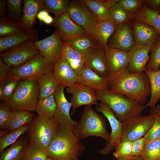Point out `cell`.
Returning <instances> with one entry per match:
<instances>
[{
  "mask_svg": "<svg viewBox=\"0 0 160 160\" xmlns=\"http://www.w3.org/2000/svg\"><path fill=\"white\" fill-rule=\"evenodd\" d=\"M8 133V131L7 130L0 129V137L6 135Z\"/></svg>",
  "mask_w": 160,
  "mask_h": 160,
  "instance_id": "56",
  "label": "cell"
},
{
  "mask_svg": "<svg viewBox=\"0 0 160 160\" xmlns=\"http://www.w3.org/2000/svg\"><path fill=\"white\" fill-rule=\"evenodd\" d=\"M145 72L149 79L151 88L150 99L145 106L153 109L160 100V70L153 71L146 69Z\"/></svg>",
  "mask_w": 160,
  "mask_h": 160,
  "instance_id": "31",
  "label": "cell"
},
{
  "mask_svg": "<svg viewBox=\"0 0 160 160\" xmlns=\"http://www.w3.org/2000/svg\"><path fill=\"white\" fill-rule=\"evenodd\" d=\"M54 22L63 42H66L86 34L85 29L73 21L66 12L55 17Z\"/></svg>",
  "mask_w": 160,
  "mask_h": 160,
  "instance_id": "16",
  "label": "cell"
},
{
  "mask_svg": "<svg viewBox=\"0 0 160 160\" xmlns=\"http://www.w3.org/2000/svg\"><path fill=\"white\" fill-rule=\"evenodd\" d=\"M73 132L80 140L95 136L103 138L108 143L111 139L103 116L97 113L91 105L85 106L81 118Z\"/></svg>",
  "mask_w": 160,
  "mask_h": 160,
  "instance_id": "4",
  "label": "cell"
},
{
  "mask_svg": "<svg viewBox=\"0 0 160 160\" xmlns=\"http://www.w3.org/2000/svg\"><path fill=\"white\" fill-rule=\"evenodd\" d=\"M23 30L20 23L9 16L0 20V38L7 37Z\"/></svg>",
  "mask_w": 160,
  "mask_h": 160,
  "instance_id": "35",
  "label": "cell"
},
{
  "mask_svg": "<svg viewBox=\"0 0 160 160\" xmlns=\"http://www.w3.org/2000/svg\"><path fill=\"white\" fill-rule=\"evenodd\" d=\"M154 116L155 119L154 123L144 136L147 142L160 138V117Z\"/></svg>",
  "mask_w": 160,
  "mask_h": 160,
  "instance_id": "47",
  "label": "cell"
},
{
  "mask_svg": "<svg viewBox=\"0 0 160 160\" xmlns=\"http://www.w3.org/2000/svg\"><path fill=\"white\" fill-rule=\"evenodd\" d=\"M136 45L152 46L160 35L151 26L135 21L131 22Z\"/></svg>",
  "mask_w": 160,
  "mask_h": 160,
  "instance_id": "18",
  "label": "cell"
},
{
  "mask_svg": "<svg viewBox=\"0 0 160 160\" xmlns=\"http://www.w3.org/2000/svg\"><path fill=\"white\" fill-rule=\"evenodd\" d=\"M97 100L107 105L122 123L140 115L145 105L108 89L96 92Z\"/></svg>",
  "mask_w": 160,
  "mask_h": 160,
  "instance_id": "3",
  "label": "cell"
},
{
  "mask_svg": "<svg viewBox=\"0 0 160 160\" xmlns=\"http://www.w3.org/2000/svg\"><path fill=\"white\" fill-rule=\"evenodd\" d=\"M34 43L40 53L50 64L54 65L61 58L63 42L57 29L50 36Z\"/></svg>",
  "mask_w": 160,
  "mask_h": 160,
  "instance_id": "11",
  "label": "cell"
},
{
  "mask_svg": "<svg viewBox=\"0 0 160 160\" xmlns=\"http://www.w3.org/2000/svg\"><path fill=\"white\" fill-rule=\"evenodd\" d=\"M44 0H25L22 9L23 14L20 23L25 31L33 28L39 13L44 9Z\"/></svg>",
  "mask_w": 160,
  "mask_h": 160,
  "instance_id": "21",
  "label": "cell"
},
{
  "mask_svg": "<svg viewBox=\"0 0 160 160\" xmlns=\"http://www.w3.org/2000/svg\"><path fill=\"white\" fill-rule=\"evenodd\" d=\"M12 111L4 101L0 103V129L8 130L11 122Z\"/></svg>",
  "mask_w": 160,
  "mask_h": 160,
  "instance_id": "42",
  "label": "cell"
},
{
  "mask_svg": "<svg viewBox=\"0 0 160 160\" xmlns=\"http://www.w3.org/2000/svg\"><path fill=\"white\" fill-rule=\"evenodd\" d=\"M96 110L102 113L108 120L111 129L110 141L103 148L97 151L102 155H106L111 152L120 141L122 131V123L117 118L111 109L101 102L95 108Z\"/></svg>",
  "mask_w": 160,
  "mask_h": 160,
  "instance_id": "12",
  "label": "cell"
},
{
  "mask_svg": "<svg viewBox=\"0 0 160 160\" xmlns=\"http://www.w3.org/2000/svg\"><path fill=\"white\" fill-rule=\"evenodd\" d=\"M56 104L54 94L42 99H38L36 112L38 115L49 119L54 118Z\"/></svg>",
  "mask_w": 160,
  "mask_h": 160,
  "instance_id": "34",
  "label": "cell"
},
{
  "mask_svg": "<svg viewBox=\"0 0 160 160\" xmlns=\"http://www.w3.org/2000/svg\"><path fill=\"white\" fill-rule=\"evenodd\" d=\"M108 89L144 105L151 94L149 79L145 72H130L127 68L107 77Z\"/></svg>",
  "mask_w": 160,
  "mask_h": 160,
  "instance_id": "1",
  "label": "cell"
},
{
  "mask_svg": "<svg viewBox=\"0 0 160 160\" xmlns=\"http://www.w3.org/2000/svg\"><path fill=\"white\" fill-rule=\"evenodd\" d=\"M31 124L8 133L0 137V152L15 143L20 136L30 129Z\"/></svg>",
  "mask_w": 160,
  "mask_h": 160,
  "instance_id": "37",
  "label": "cell"
},
{
  "mask_svg": "<svg viewBox=\"0 0 160 160\" xmlns=\"http://www.w3.org/2000/svg\"><path fill=\"white\" fill-rule=\"evenodd\" d=\"M109 14L111 20L116 26L132 21L133 14L126 12L116 3L110 8Z\"/></svg>",
  "mask_w": 160,
  "mask_h": 160,
  "instance_id": "36",
  "label": "cell"
},
{
  "mask_svg": "<svg viewBox=\"0 0 160 160\" xmlns=\"http://www.w3.org/2000/svg\"><path fill=\"white\" fill-rule=\"evenodd\" d=\"M147 24L153 27L160 35V14L159 9L152 11L143 4L141 8L133 14L132 21Z\"/></svg>",
  "mask_w": 160,
  "mask_h": 160,
  "instance_id": "25",
  "label": "cell"
},
{
  "mask_svg": "<svg viewBox=\"0 0 160 160\" xmlns=\"http://www.w3.org/2000/svg\"><path fill=\"white\" fill-rule=\"evenodd\" d=\"M45 160H56L54 159H53L49 157L48 156Z\"/></svg>",
  "mask_w": 160,
  "mask_h": 160,
  "instance_id": "58",
  "label": "cell"
},
{
  "mask_svg": "<svg viewBox=\"0 0 160 160\" xmlns=\"http://www.w3.org/2000/svg\"><path fill=\"white\" fill-rule=\"evenodd\" d=\"M95 15L98 19L111 20L109 10L111 7L119 0H84Z\"/></svg>",
  "mask_w": 160,
  "mask_h": 160,
  "instance_id": "30",
  "label": "cell"
},
{
  "mask_svg": "<svg viewBox=\"0 0 160 160\" xmlns=\"http://www.w3.org/2000/svg\"><path fill=\"white\" fill-rule=\"evenodd\" d=\"M11 67L6 64L1 58L0 59V81L5 80Z\"/></svg>",
  "mask_w": 160,
  "mask_h": 160,
  "instance_id": "49",
  "label": "cell"
},
{
  "mask_svg": "<svg viewBox=\"0 0 160 160\" xmlns=\"http://www.w3.org/2000/svg\"><path fill=\"white\" fill-rule=\"evenodd\" d=\"M85 148L73 131L60 124L46 149L48 156L56 160H73L82 153Z\"/></svg>",
  "mask_w": 160,
  "mask_h": 160,
  "instance_id": "2",
  "label": "cell"
},
{
  "mask_svg": "<svg viewBox=\"0 0 160 160\" xmlns=\"http://www.w3.org/2000/svg\"><path fill=\"white\" fill-rule=\"evenodd\" d=\"M53 71L59 85L72 88L77 83L78 76L69 64L62 58L54 65Z\"/></svg>",
  "mask_w": 160,
  "mask_h": 160,
  "instance_id": "20",
  "label": "cell"
},
{
  "mask_svg": "<svg viewBox=\"0 0 160 160\" xmlns=\"http://www.w3.org/2000/svg\"><path fill=\"white\" fill-rule=\"evenodd\" d=\"M20 81L15 79H7L0 81L4 93L2 101L5 102L11 97Z\"/></svg>",
  "mask_w": 160,
  "mask_h": 160,
  "instance_id": "44",
  "label": "cell"
},
{
  "mask_svg": "<svg viewBox=\"0 0 160 160\" xmlns=\"http://www.w3.org/2000/svg\"><path fill=\"white\" fill-rule=\"evenodd\" d=\"M71 0H44V9L58 17L66 11Z\"/></svg>",
  "mask_w": 160,
  "mask_h": 160,
  "instance_id": "40",
  "label": "cell"
},
{
  "mask_svg": "<svg viewBox=\"0 0 160 160\" xmlns=\"http://www.w3.org/2000/svg\"><path fill=\"white\" fill-rule=\"evenodd\" d=\"M38 85L36 80L20 81L13 95L4 102L12 111H36L39 99Z\"/></svg>",
  "mask_w": 160,
  "mask_h": 160,
  "instance_id": "5",
  "label": "cell"
},
{
  "mask_svg": "<svg viewBox=\"0 0 160 160\" xmlns=\"http://www.w3.org/2000/svg\"><path fill=\"white\" fill-rule=\"evenodd\" d=\"M54 21L55 19L49 15L46 17L43 22L46 24L50 25L54 23Z\"/></svg>",
  "mask_w": 160,
  "mask_h": 160,
  "instance_id": "55",
  "label": "cell"
},
{
  "mask_svg": "<svg viewBox=\"0 0 160 160\" xmlns=\"http://www.w3.org/2000/svg\"><path fill=\"white\" fill-rule=\"evenodd\" d=\"M6 1L5 0H0V18L6 17Z\"/></svg>",
  "mask_w": 160,
  "mask_h": 160,
  "instance_id": "51",
  "label": "cell"
},
{
  "mask_svg": "<svg viewBox=\"0 0 160 160\" xmlns=\"http://www.w3.org/2000/svg\"><path fill=\"white\" fill-rule=\"evenodd\" d=\"M150 113L154 116L160 117V104L156 106L154 108L151 109Z\"/></svg>",
  "mask_w": 160,
  "mask_h": 160,
  "instance_id": "53",
  "label": "cell"
},
{
  "mask_svg": "<svg viewBox=\"0 0 160 160\" xmlns=\"http://www.w3.org/2000/svg\"><path fill=\"white\" fill-rule=\"evenodd\" d=\"M116 26L110 19L98 20L95 36L105 49L108 48V41L114 33Z\"/></svg>",
  "mask_w": 160,
  "mask_h": 160,
  "instance_id": "32",
  "label": "cell"
},
{
  "mask_svg": "<svg viewBox=\"0 0 160 160\" xmlns=\"http://www.w3.org/2000/svg\"><path fill=\"white\" fill-rule=\"evenodd\" d=\"M61 58L69 64L78 76L84 66L85 55L74 49L68 43L63 42Z\"/></svg>",
  "mask_w": 160,
  "mask_h": 160,
  "instance_id": "28",
  "label": "cell"
},
{
  "mask_svg": "<svg viewBox=\"0 0 160 160\" xmlns=\"http://www.w3.org/2000/svg\"><path fill=\"white\" fill-rule=\"evenodd\" d=\"M38 31L33 28L28 31L23 30L13 35L0 38V52L1 53L26 41L38 40Z\"/></svg>",
  "mask_w": 160,
  "mask_h": 160,
  "instance_id": "24",
  "label": "cell"
},
{
  "mask_svg": "<svg viewBox=\"0 0 160 160\" xmlns=\"http://www.w3.org/2000/svg\"><path fill=\"white\" fill-rule=\"evenodd\" d=\"M65 87L64 86L59 85L54 94L56 104L54 118L60 124L73 131L78 122L71 117L70 111L72 105L65 96L64 90Z\"/></svg>",
  "mask_w": 160,
  "mask_h": 160,
  "instance_id": "13",
  "label": "cell"
},
{
  "mask_svg": "<svg viewBox=\"0 0 160 160\" xmlns=\"http://www.w3.org/2000/svg\"><path fill=\"white\" fill-rule=\"evenodd\" d=\"M39 87V99H45L54 94L58 86L53 71L48 72L36 80Z\"/></svg>",
  "mask_w": 160,
  "mask_h": 160,
  "instance_id": "29",
  "label": "cell"
},
{
  "mask_svg": "<svg viewBox=\"0 0 160 160\" xmlns=\"http://www.w3.org/2000/svg\"><path fill=\"white\" fill-rule=\"evenodd\" d=\"M79 160L78 159H77H77H74V160Z\"/></svg>",
  "mask_w": 160,
  "mask_h": 160,
  "instance_id": "60",
  "label": "cell"
},
{
  "mask_svg": "<svg viewBox=\"0 0 160 160\" xmlns=\"http://www.w3.org/2000/svg\"><path fill=\"white\" fill-rule=\"evenodd\" d=\"M66 12L73 21L85 29L86 34L95 36L98 19L84 0H71Z\"/></svg>",
  "mask_w": 160,
  "mask_h": 160,
  "instance_id": "8",
  "label": "cell"
},
{
  "mask_svg": "<svg viewBox=\"0 0 160 160\" xmlns=\"http://www.w3.org/2000/svg\"><path fill=\"white\" fill-rule=\"evenodd\" d=\"M159 14H160V7L159 9Z\"/></svg>",
  "mask_w": 160,
  "mask_h": 160,
  "instance_id": "61",
  "label": "cell"
},
{
  "mask_svg": "<svg viewBox=\"0 0 160 160\" xmlns=\"http://www.w3.org/2000/svg\"><path fill=\"white\" fill-rule=\"evenodd\" d=\"M131 22L116 26L109 39L107 47L128 52L135 45Z\"/></svg>",
  "mask_w": 160,
  "mask_h": 160,
  "instance_id": "14",
  "label": "cell"
},
{
  "mask_svg": "<svg viewBox=\"0 0 160 160\" xmlns=\"http://www.w3.org/2000/svg\"><path fill=\"white\" fill-rule=\"evenodd\" d=\"M84 66L105 78L109 76L105 49L103 47L90 50L85 55Z\"/></svg>",
  "mask_w": 160,
  "mask_h": 160,
  "instance_id": "17",
  "label": "cell"
},
{
  "mask_svg": "<svg viewBox=\"0 0 160 160\" xmlns=\"http://www.w3.org/2000/svg\"><path fill=\"white\" fill-rule=\"evenodd\" d=\"M77 83L90 88L96 92L108 89L107 78L101 76L85 66L78 76Z\"/></svg>",
  "mask_w": 160,
  "mask_h": 160,
  "instance_id": "23",
  "label": "cell"
},
{
  "mask_svg": "<svg viewBox=\"0 0 160 160\" xmlns=\"http://www.w3.org/2000/svg\"><path fill=\"white\" fill-rule=\"evenodd\" d=\"M53 67L39 53L22 65L11 68L6 79L20 81L36 80L41 75L53 71Z\"/></svg>",
  "mask_w": 160,
  "mask_h": 160,
  "instance_id": "6",
  "label": "cell"
},
{
  "mask_svg": "<svg viewBox=\"0 0 160 160\" xmlns=\"http://www.w3.org/2000/svg\"><path fill=\"white\" fill-rule=\"evenodd\" d=\"M25 137H20L14 143L0 152V160H22L28 145Z\"/></svg>",
  "mask_w": 160,
  "mask_h": 160,
  "instance_id": "27",
  "label": "cell"
},
{
  "mask_svg": "<svg viewBox=\"0 0 160 160\" xmlns=\"http://www.w3.org/2000/svg\"><path fill=\"white\" fill-rule=\"evenodd\" d=\"M33 112L25 111H12V120L8 129L9 132L31 124L35 117Z\"/></svg>",
  "mask_w": 160,
  "mask_h": 160,
  "instance_id": "33",
  "label": "cell"
},
{
  "mask_svg": "<svg viewBox=\"0 0 160 160\" xmlns=\"http://www.w3.org/2000/svg\"><path fill=\"white\" fill-rule=\"evenodd\" d=\"M48 156L46 149L40 144L30 143L25 152L27 160H45Z\"/></svg>",
  "mask_w": 160,
  "mask_h": 160,
  "instance_id": "39",
  "label": "cell"
},
{
  "mask_svg": "<svg viewBox=\"0 0 160 160\" xmlns=\"http://www.w3.org/2000/svg\"><path fill=\"white\" fill-rule=\"evenodd\" d=\"M151 47L135 44L128 52L130 58L127 68L130 73L145 72L150 59L149 55Z\"/></svg>",
  "mask_w": 160,
  "mask_h": 160,
  "instance_id": "19",
  "label": "cell"
},
{
  "mask_svg": "<svg viewBox=\"0 0 160 160\" xmlns=\"http://www.w3.org/2000/svg\"><path fill=\"white\" fill-rule=\"evenodd\" d=\"M60 124L54 118L36 115L28 130L29 143H38L46 149Z\"/></svg>",
  "mask_w": 160,
  "mask_h": 160,
  "instance_id": "7",
  "label": "cell"
},
{
  "mask_svg": "<svg viewBox=\"0 0 160 160\" xmlns=\"http://www.w3.org/2000/svg\"><path fill=\"white\" fill-rule=\"evenodd\" d=\"M22 160H27V159L25 157L23 158Z\"/></svg>",
  "mask_w": 160,
  "mask_h": 160,
  "instance_id": "59",
  "label": "cell"
},
{
  "mask_svg": "<svg viewBox=\"0 0 160 160\" xmlns=\"http://www.w3.org/2000/svg\"><path fill=\"white\" fill-rule=\"evenodd\" d=\"M3 91L2 86L0 84V100L2 101L3 97Z\"/></svg>",
  "mask_w": 160,
  "mask_h": 160,
  "instance_id": "57",
  "label": "cell"
},
{
  "mask_svg": "<svg viewBox=\"0 0 160 160\" xmlns=\"http://www.w3.org/2000/svg\"><path fill=\"white\" fill-rule=\"evenodd\" d=\"M149 60L146 66V69L153 71L160 70V37L151 46Z\"/></svg>",
  "mask_w": 160,
  "mask_h": 160,
  "instance_id": "41",
  "label": "cell"
},
{
  "mask_svg": "<svg viewBox=\"0 0 160 160\" xmlns=\"http://www.w3.org/2000/svg\"><path fill=\"white\" fill-rule=\"evenodd\" d=\"M67 90L72 95L70 102L72 108V115L77 108L82 106H97L99 104L96 92L87 87L77 83L72 88H68Z\"/></svg>",
  "mask_w": 160,
  "mask_h": 160,
  "instance_id": "15",
  "label": "cell"
},
{
  "mask_svg": "<svg viewBox=\"0 0 160 160\" xmlns=\"http://www.w3.org/2000/svg\"><path fill=\"white\" fill-rule=\"evenodd\" d=\"M115 160H144L140 156H129L121 159H116Z\"/></svg>",
  "mask_w": 160,
  "mask_h": 160,
  "instance_id": "54",
  "label": "cell"
},
{
  "mask_svg": "<svg viewBox=\"0 0 160 160\" xmlns=\"http://www.w3.org/2000/svg\"><path fill=\"white\" fill-rule=\"evenodd\" d=\"M140 156L144 160H160V138L147 142Z\"/></svg>",
  "mask_w": 160,
  "mask_h": 160,
  "instance_id": "38",
  "label": "cell"
},
{
  "mask_svg": "<svg viewBox=\"0 0 160 160\" xmlns=\"http://www.w3.org/2000/svg\"><path fill=\"white\" fill-rule=\"evenodd\" d=\"M144 4L149 9L156 11L160 7V0H146Z\"/></svg>",
  "mask_w": 160,
  "mask_h": 160,
  "instance_id": "50",
  "label": "cell"
},
{
  "mask_svg": "<svg viewBox=\"0 0 160 160\" xmlns=\"http://www.w3.org/2000/svg\"><path fill=\"white\" fill-rule=\"evenodd\" d=\"M146 143L144 137L132 141V150L129 156H140Z\"/></svg>",
  "mask_w": 160,
  "mask_h": 160,
  "instance_id": "48",
  "label": "cell"
},
{
  "mask_svg": "<svg viewBox=\"0 0 160 160\" xmlns=\"http://www.w3.org/2000/svg\"><path fill=\"white\" fill-rule=\"evenodd\" d=\"M145 0H119L118 4L126 12L133 14L142 7Z\"/></svg>",
  "mask_w": 160,
  "mask_h": 160,
  "instance_id": "46",
  "label": "cell"
},
{
  "mask_svg": "<svg viewBox=\"0 0 160 160\" xmlns=\"http://www.w3.org/2000/svg\"><path fill=\"white\" fill-rule=\"evenodd\" d=\"M22 0H7V4L9 16L20 22L22 15Z\"/></svg>",
  "mask_w": 160,
  "mask_h": 160,
  "instance_id": "45",
  "label": "cell"
},
{
  "mask_svg": "<svg viewBox=\"0 0 160 160\" xmlns=\"http://www.w3.org/2000/svg\"><path fill=\"white\" fill-rule=\"evenodd\" d=\"M66 42L84 55L90 50L103 47L95 36L87 34L71 39Z\"/></svg>",
  "mask_w": 160,
  "mask_h": 160,
  "instance_id": "26",
  "label": "cell"
},
{
  "mask_svg": "<svg viewBox=\"0 0 160 160\" xmlns=\"http://www.w3.org/2000/svg\"><path fill=\"white\" fill-rule=\"evenodd\" d=\"M132 148V141H120L115 146L113 156L116 159L129 156Z\"/></svg>",
  "mask_w": 160,
  "mask_h": 160,
  "instance_id": "43",
  "label": "cell"
},
{
  "mask_svg": "<svg viewBox=\"0 0 160 160\" xmlns=\"http://www.w3.org/2000/svg\"><path fill=\"white\" fill-rule=\"evenodd\" d=\"M154 117L150 114L140 115L133 117L122 123V131L120 141H130L143 137L155 121Z\"/></svg>",
  "mask_w": 160,
  "mask_h": 160,
  "instance_id": "9",
  "label": "cell"
},
{
  "mask_svg": "<svg viewBox=\"0 0 160 160\" xmlns=\"http://www.w3.org/2000/svg\"><path fill=\"white\" fill-rule=\"evenodd\" d=\"M40 53L34 41H26L3 52L1 59L11 68L19 66Z\"/></svg>",
  "mask_w": 160,
  "mask_h": 160,
  "instance_id": "10",
  "label": "cell"
},
{
  "mask_svg": "<svg viewBox=\"0 0 160 160\" xmlns=\"http://www.w3.org/2000/svg\"><path fill=\"white\" fill-rule=\"evenodd\" d=\"M105 52L109 76L128 68L130 58L129 52L108 47Z\"/></svg>",
  "mask_w": 160,
  "mask_h": 160,
  "instance_id": "22",
  "label": "cell"
},
{
  "mask_svg": "<svg viewBox=\"0 0 160 160\" xmlns=\"http://www.w3.org/2000/svg\"><path fill=\"white\" fill-rule=\"evenodd\" d=\"M49 15V12L44 9L39 13L37 17L41 21L44 22L46 17Z\"/></svg>",
  "mask_w": 160,
  "mask_h": 160,
  "instance_id": "52",
  "label": "cell"
}]
</instances>
